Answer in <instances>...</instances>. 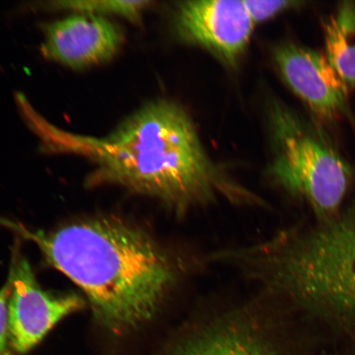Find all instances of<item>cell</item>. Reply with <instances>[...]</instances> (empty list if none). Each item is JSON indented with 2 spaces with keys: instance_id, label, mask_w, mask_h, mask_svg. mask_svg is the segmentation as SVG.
Returning <instances> with one entry per match:
<instances>
[{
  "instance_id": "1",
  "label": "cell",
  "mask_w": 355,
  "mask_h": 355,
  "mask_svg": "<svg viewBox=\"0 0 355 355\" xmlns=\"http://www.w3.org/2000/svg\"><path fill=\"white\" fill-rule=\"evenodd\" d=\"M26 236L49 263L81 288L99 325L125 336L153 320L175 281L165 252L117 217L73 222Z\"/></svg>"
},
{
  "instance_id": "2",
  "label": "cell",
  "mask_w": 355,
  "mask_h": 355,
  "mask_svg": "<svg viewBox=\"0 0 355 355\" xmlns=\"http://www.w3.org/2000/svg\"><path fill=\"white\" fill-rule=\"evenodd\" d=\"M97 166L93 183H110L159 200L177 212L218 198H244L211 162L189 114L159 100L133 113L105 139L63 144Z\"/></svg>"
},
{
  "instance_id": "3",
  "label": "cell",
  "mask_w": 355,
  "mask_h": 355,
  "mask_svg": "<svg viewBox=\"0 0 355 355\" xmlns=\"http://www.w3.org/2000/svg\"><path fill=\"white\" fill-rule=\"evenodd\" d=\"M256 276L332 335L355 336V203L248 254Z\"/></svg>"
},
{
  "instance_id": "4",
  "label": "cell",
  "mask_w": 355,
  "mask_h": 355,
  "mask_svg": "<svg viewBox=\"0 0 355 355\" xmlns=\"http://www.w3.org/2000/svg\"><path fill=\"white\" fill-rule=\"evenodd\" d=\"M273 159L270 173L277 183L312 208L319 221L339 213L353 178L352 165L318 121H309L287 106L270 110Z\"/></svg>"
},
{
  "instance_id": "5",
  "label": "cell",
  "mask_w": 355,
  "mask_h": 355,
  "mask_svg": "<svg viewBox=\"0 0 355 355\" xmlns=\"http://www.w3.org/2000/svg\"><path fill=\"white\" fill-rule=\"evenodd\" d=\"M272 323L230 315L184 329L154 355H304Z\"/></svg>"
},
{
  "instance_id": "6",
  "label": "cell",
  "mask_w": 355,
  "mask_h": 355,
  "mask_svg": "<svg viewBox=\"0 0 355 355\" xmlns=\"http://www.w3.org/2000/svg\"><path fill=\"white\" fill-rule=\"evenodd\" d=\"M8 277V326L11 347L17 353L30 352L62 319L83 308L77 295L44 291L24 257L15 261Z\"/></svg>"
},
{
  "instance_id": "7",
  "label": "cell",
  "mask_w": 355,
  "mask_h": 355,
  "mask_svg": "<svg viewBox=\"0 0 355 355\" xmlns=\"http://www.w3.org/2000/svg\"><path fill=\"white\" fill-rule=\"evenodd\" d=\"M274 58L284 81L315 116L328 123L346 119L355 127L349 87L326 55L286 43L277 48Z\"/></svg>"
},
{
  "instance_id": "8",
  "label": "cell",
  "mask_w": 355,
  "mask_h": 355,
  "mask_svg": "<svg viewBox=\"0 0 355 355\" xmlns=\"http://www.w3.org/2000/svg\"><path fill=\"white\" fill-rule=\"evenodd\" d=\"M178 30L185 39L234 63L250 43L254 22L244 1L194 0L177 7Z\"/></svg>"
},
{
  "instance_id": "9",
  "label": "cell",
  "mask_w": 355,
  "mask_h": 355,
  "mask_svg": "<svg viewBox=\"0 0 355 355\" xmlns=\"http://www.w3.org/2000/svg\"><path fill=\"white\" fill-rule=\"evenodd\" d=\"M42 52L48 59L82 69L113 59L123 44L121 28L104 16L78 13L44 26Z\"/></svg>"
},
{
  "instance_id": "10",
  "label": "cell",
  "mask_w": 355,
  "mask_h": 355,
  "mask_svg": "<svg viewBox=\"0 0 355 355\" xmlns=\"http://www.w3.org/2000/svg\"><path fill=\"white\" fill-rule=\"evenodd\" d=\"M327 60L346 85L355 87V2L339 3L323 26Z\"/></svg>"
},
{
  "instance_id": "11",
  "label": "cell",
  "mask_w": 355,
  "mask_h": 355,
  "mask_svg": "<svg viewBox=\"0 0 355 355\" xmlns=\"http://www.w3.org/2000/svg\"><path fill=\"white\" fill-rule=\"evenodd\" d=\"M152 2L150 1H128V0H117V1H60L52 3V7L59 10H73L78 13L102 16L103 15H115L125 17L131 21H139L146 8Z\"/></svg>"
},
{
  "instance_id": "12",
  "label": "cell",
  "mask_w": 355,
  "mask_h": 355,
  "mask_svg": "<svg viewBox=\"0 0 355 355\" xmlns=\"http://www.w3.org/2000/svg\"><path fill=\"white\" fill-rule=\"evenodd\" d=\"M247 10L254 24L272 19L279 13L295 8L304 4L298 1H266V0H250L244 1Z\"/></svg>"
},
{
  "instance_id": "13",
  "label": "cell",
  "mask_w": 355,
  "mask_h": 355,
  "mask_svg": "<svg viewBox=\"0 0 355 355\" xmlns=\"http://www.w3.org/2000/svg\"><path fill=\"white\" fill-rule=\"evenodd\" d=\"M11 291L8 277L6 285L0 288V355H11L10 333L8 326V303Z\"/></svg>"
},
{
  "instance_id": "14",
  "label": "cell",
  "mask_w": 355,
  "mask_h": 355,
  "mask_svg": "<svg viewBox=\"0 0 355 355\" xmlns=\"http://www.w3.org/2000/svg\"><path fill=\"white\" fill-rule=\"evenodd\" d=\"M324 355H355V343H353L349 348L338 349L336 350V352L335 350V352H332L329 354L326 353Z\"/></svg>"
}]
</instances>
